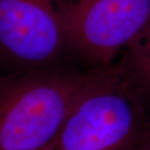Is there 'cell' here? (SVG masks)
<instances>
[{"instance_id":"6da1fadb","label":"cell","mask_w":150,"mask_h":150,"mask_svg":"<svg viewBox=\"0 0 150 150\" xmlns=\"http://www.w3.org/2000/svg\"><path fill=\"white\" fill-rule=\"evenodd\" d=\"M144 98L120 59L89 69L54 150H133L150 132Z\"/></svg>"},{"instance_id":"7a4b0ae2","label":"cell","mask_w":150,"mask_h":150,"mask_svg":"<svg viewBox=\"0 0 150 150\" xmlns=\"http://www.w3.org/2000/svg\"><path fill=\"white\" fill-rule=\"evenodd\" d=\"M88 74L52 67L0 76V150L55 142Z\"/></svg>"},{"instance_id":"3957f363","label":"cell","mask_w":150,"mask_h":150,"mask_svg":"<svg viewBox=\"0 0 150 150\" xmlns=\"http://www.w3.org/2000/svg\"><path fill=\"white\" fill-rule=\"evenodd\" d=\"M67 47L90 69L114 64L150 17V0H64Z\"/></svg>"},{"instance_id":"277c9868","label":"cell","mask_w":150,"mask_h":150,"mask_svg":"<svg viewBox=\"0 0 150 150\" xmlns=\"http://www.w3.org/2000/svg\"><path fill=\"white\" fill-rule=\"evenodd\" d=\"M67 46L57 9L42 0H0V58L19 71L52 68Z\"/></svg>"},{"instance_id":"5b68a950","label":"cell","mask_w":150,"mask_h":150,"mask_svg":"<svg viewBox=\"0 0 150 150\" xmlns=\"http://www.w3.org/2000/svg\"><path fill=\"white\" fill-rule=\"evenodd\" d=\"M120 61L144 98L150 100V17Z\"/></svg>"},{"instance_id":"8992f818","label":"cell","mask_w":150,"mask_h":150,"mask_svg":"<svg viewBox=\"0 0 150 150\" xmlns=\"http://www.w3.org/2000/svg\"><path fill=\"white\" fill-rule=\"evenodd\" d=\"M133 150H150V132Z\"/></svg>"},{"instance_id":"52a82bcc","label":"cell","mask_w":150,"mask_h":150,"mask_svg":"<svg viewBox=\"0 0 150 150\" xmlns=\"http://www.w3.org/2000/svg\"><path fill=\"white\" fill-rule=\"evenodd\" d=\"M45 3H47L48 5L52 6L55 9H57L59 13H62V8H64V0H42Z\"/></svg>"},{"instance_id":"ba28073f","label":"cell","mask_w":150,"mask_h":150,"mask_svg":"<svg viewBox=\"0 0 150 150\" xmlns=\"http://www.w3.org/2000/svg\"><path fill=\"white\" fill-rule=\"evenodd\" d=\"M54 145H55V142L50 143V144H48V145H46V146H44V147H42V148L34 149V150H54Z\"/></svg>"}]
</instances>
